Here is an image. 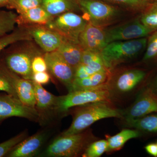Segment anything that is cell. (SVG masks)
I'll return each mask as SVG.
<instances>
[{
	"instance_id": "4",
	"label": "cell",
	"mask_w": 157,
	"mask_h": 157,
	"mask_svg": "<svg viewBox=\"0 0 157 157\" xmlns=\"http://www.w3.org/2000/svg\"><path fill=\"white\" fill-rule=\"evenodd\" d=\"M147 38L114 41L107 44L101 52V56L107 70L137 56L145 49Z\"/></svg>"
},
{
	"instance_id": "31",
	"label": "cell",
	"mask_w": 157,
	"mask_h": 157,
	"mask_svg": "<svg viewBox=\"0 0 157 157\" xmlns=\"http://www.w3.org/2000/svg\"><path fill=\"white\" fill-rule=\"evenodd\" d=\"M108 147L107 140H101L93 142L87 147L82 157H99L101 156Z\"/></svg>"
},
{
	"instance_id": "33",
	"label": "cell",
	"mask_w": 157,
	"mask_h": 157,
	"mask_svg": "<svg viewBox=\"0 0 157 157\" xmlns=\"http://www.w3.org/2000/svg\"><path fill=\"white\" fill-rule=\"evenodd\" d=\"M27 136L25 132H23L11 139L0 144V157L7 155L14 147L24 140Z\"/></svg>"
},
{
	"instance_id": "37",
	"label": "cell",
	"mask_w": 157,
	"mask_h": 157,
	"mask_svg": "<svg viewBox=\"0 0 157 157\" xmlns=\"http://www.w3.org/2000/svg\"><path fill=\"white\" fill-rule=\"evenodd\" d=\"M145 149L149 154L153 156L157 157V144L152 143L147 144L145 147Z\"/></svg>"
},
{
	"instance_id": "26",
	"label": "cell",
	"mask_w": 157,
	"mask_h": 157,
	"mask_svg": "<svg viewBox=\"0 0 157 157\" xmlns=\"http://www.w3.org/2000/svg\"><path fill=\"white\" fill-rule=\"evenodd\" d=\"M131 126L147 132H157V114L136 119H126Z\"/></svg>"
},
{
	"instance_id": "11",
	"label": "cell",
	"mask_w": 157,
	"mask_h": 157,
	"mask_svg": "<svg viewBox=\"0 0 157 157\" xmlns=\"http://www.w3.org/2000/svg\"><path fill=\"white\" fill-rule=\"evenodd\" d=\"M33 39L45 52L56 51L63 41L58 33L45 25H31L25 26Z\"/></svg>"
},
{
	"instance_id": "28",
	"label": "cell",
	"mask_w": 157,
	"mask_h": 157,
	"mask_svg": "<svg viewBox=\"0 0 157 157\" xmlns=\"http://www.w3.org/2000/svg\"><path fill=\"white\" fill-rule=\"evenodd\" d=\"M17 15L12 11H0V37L15 29Z\"/></svg>"
},
{
	"instance_id": "34",
	"label": "cell",
	"mask_w": 157,
	"mask_h": 157,
	"mask_svg": "<svg viewBox=\"0 0 157 157\" xmlns=\"http://www.w3.org/2000/svg\"><path fill=\"white\" fill-rule=\"evenodd\" d=\"M32 68L33 73L47 71V64L44 57L39 55L35 56L32 62Z\"/></svg>"
},
{
	"instance_id": "15",
	"label": "cell",
	"mask_w": 157,
	"mask_h": 157,
	"mask_svg": "<svg viewBox=\"0 0 157 157\" xmlns=\"http://www.w3.org/2000/svg\"><path fill=\"white\" fill-rule=\"evenodd\" d=\"M45 135L42 133L25 138L9 152L6 156L31 157L37 154L44 143Z\"/></svg>"
},
{
	"instance_id": "19",
	"label": "cell",
	"mask_w": 157,
	"mask_h": 157,
	"mask_svg": "<svg viewBox=\"0 0 157 157\" xmlns=\"http://www.w3.org/2000/svg\"><path fill=\"white\" fill-rule=\"evenodd\" d=\"M146 73L143 70H127L121 74L116 82L117 88L120 91L126 92L134 89L145 77Z\"/></svg>"
},
{
	"instance_id": "23",
	"label": "cell",
	"mask_w": 157,
	"mask_h": 157,
	"mask_svg": "<svg viewBox=\"0 0 157 157\" xmlns=\"http://www.w3.org/2000/svg\"><path fill=\"white\" fill-rule=\"evenodd\" d=\"M33 81L36 100V106L37 108L41 110L52 108L55 104L56 96L47 91L42 86V85Z\"/></svg>"
},
{
	"instance_id": "36",
	"label": "cell",
	"mask_w": 157,
	"mask_h": 157,
	"mask_svg": "<svg viewBox=\"0 0 157 157\" xmlns=\"http://www.w3.org/2000/svg\"><path fill=\"white\" fill-rule=\"evenodd\" d=\"M50 79V75L46 71L34 73L33 74V81L40 84H47Z\"/></svg>"
},
{
	"instance_id": "29",
	"label": "cell",
	"mask_w": 157,
	"mask_h": 157,
	"mask_svg": "<svg viewBox=\"0 0 157 157\" xmlns=\"http://www.w3.org/2000/svg\"><path fill=\"white\" fill-rule=\"evenodd\" d=\"M0 91L6 92L8 94L18 98L17 93L13 86L11 77L9 75V69L7 67L6 65L1 63H0Z\"/></svg>"
},
{
	"instance_id": "7",
	"label": "cell",
	"mask_w": 157,
	"mask_h": 157,
	"mask_svg": "<svg viewBox=\"0 0 157 157\" xmlns=\"http://www.w3.org/2000/svg\"><path fill=\"white\" fill-rule=\"evenodd\" d=\"M107 44L118 41H127L146 38L154 32L137 18L109 28H104Z\"/></svg>"
},
{
	"instance_id": "21",
	"label": "cell",
	"mask_w": 157,
	"mask_h": 157,
	"mask_svg": "<svg viewBox=\"0 0 157 157\" xmlns=\"http://www.w3.org/2000/svg\"><path fill=\"white\" fill-rule=\"evenodd\" d=\"M33 39L26 28L18 26L11 33L0 37V52L7 46L21 41H31Z\"/></svg>"
},
{
	"instance_id": "13",
	"label": "cell",
	"mask_w": 157,
	"mask_h": 157,
	"mask_svg": "<svg viewBox=\"0 0 157 157\" xmlns=\"http://www.w3.org/2000/svg\"><path fill=\"white\" fill-rule=\"evenodd\" d=\"M157 112V95L151 89L144 90L130 108L127 118L136 119Z\"/></svg>"
},
{
	"instance_id": "24",
	"label": "cell",
	"mask_w": 157,
	"mask_h": 157,
	"mask_svg": "<svg viewBox=\"0 0 157 157\" xmlns=\"http://www.w3.org/2000/svg\"><path fill=\"white\" fill-rule=\"evenodd\" d=\"M81 63L89 66L95 73L109 70L104 64L101 52L90 50H83Z\"/></svg>"
},
{
	"instance_id": "27",
	"label": "cell",
	"mask_w": 157,
	"mask_h": 157,
	"mask_svg": "<svg viewBox=\"0 0 157 157\" xmlns=\"http://www.w3.org/2000/svg\"><path fill=\"white\" fill-rule=\"evenodd\" d=\"M133 12H141L152 1L149 0H101Z\"/></svg>"
},
{
	"instance_id": "14",
	"label": "cell",
	"mask_w": 157,
	"mask_h": 157,
	"mask_svg": "<svg viewBox=\"0 0 157 157\" xmlns=\"http://www.w3.org/2000/svg\"><path fill=\"white\" fill-rule=\"evenodd\" d=\"M9 70L11 81L20 101L26 106L35 108L36 100L33 80L21 78Z\"/></svg>"
},
{
	"instance_id": "1",
	"label": "cell",
	"mask_w": 157,
	"mask_h": 157,
	"mask_svg": "<svg viewBox=\"0 0 157 157\" xmlns=\"http://www.w3.org/2000/svg\"><path fill=\"white\" fill-rule=\"evenodd\" d=\"M108 102L100 101L79 106L80 107L76 111L71 125L62 135L81 133L95 122L102 119L121 117L120 111L110 106Z\"/></svg>"
},
{
	"instance_id": "38",
	"label": "cell",
	"mask_w": 157,
	"mask_h": 157,
	"mask_svg": "<svg viewBox=\"0 0 157 157\" xmlns=\"http://www.w3.org/2000/svg\"><path fill=\"white\" fill-rule=\"evenodd\" d=\"M10 0H0V8L6 7Z\"/></svg>"
},
{
	"instance_id": "30",
	"label": "cell",
	"mask_w": 157,
	"mask_h": 157,
	"mask_svg": "<svg viewBox=\"0 0 157 157\" xmlns=\"http://www.w3.org/2000/svg\"><path fill=\"white\" fill-rule=\"evenodd\" d=\"M41 0H10L6 8L16 10L18 14L29 9L41 6Z\"/></svg>"
},
{
	"instance_id": "8",
	"label": "cell",
	"mask_w": 157,
	"mask_h": 157,
	"mask_svg": "<svg viewBox=\"0 0 157 157\" xmlns=\"http://www.w3.org/2000/svg\"><path fill=\"white\" fill-rule=\"evenodd\" d=\"M14 117L36 120L40 114L36 108L25 105L18 98L9 94L0 95V121Z\"/></svg>"
},
{
	"instance_id": "35",
	"label": "cell",
	"mask_w": 157,
	"mask_h": 157,
	"mask_svg": "<svg viewBox=\"0 0 157 157\" xmlns=\"http://www.w3.org/2000/svg\"><path fill=\"white\" fill-rule=\"evenodd\" d=\"M94 73H95V72L93 71L89 66L81 63L75 69L74 78H86Z\"/></svg>"
},
{
	"instance_id": "18",
	"label": "cell",
	"mask_w": 157,
	"mask_h": 157,
	"mask_svg": "<svg viewBox=\"0 0 157 157\" xmlns=\"http://www.w3.org/2000/svg\"><path fill=\"white\" fill-rule=\"evenodd\" d=\"M41 6L52 16L68 12L81 11L77 0H41Z\"/></svg>"
},
{
	"instance_id": "25",
	"label": "cell",
	"mask_w": 157,
	"mask_h": 157,
	"mask_svg": "<svg viewBox=\"0 0 157 157\" xmlns=\"http://www.w3.org/2000/svg\"><path fill=\"white\" fill-rule=\"evenodd\" d=\"M139 19L147 28L154 32L157 31V0L149 4L141 12Z\"/></svg>"
},
{
	"instance_id": "9",
	"label": "cell",
	"mask_w": 157,
	"mask_h": 157,
	"mask_svg": "<svg viewBox=\"0 0 157 157\" xmlns=\"http://www.w3.org/2000/svg\"><path fill=\"white\" fill-rule=\"evenodd\" d=\"M35 53L36 52L28 51L11 52L5 58L6 66L13 73L22 76L23 78L33 80V73L32 65L33 59L37 56Z\"/></svg>"
},
{
	"instance_id": "22",
	"label": "cell",
	"mask_w": 157,
	"mask_h": 157,
	"mask_svg": "<svg viewBox=\"0 0 157 157\" xmlns=\"http://www.w3.org/2000/svg\"><path fill=\"white\" fill-rule=\"evenodd\" d=\"M140 133L137 131L124 129L120 133L108 138V147L107 152L119 150L128 140L138 137Z\"/></svg>"
},
{
	"instance_id": "2",
	"label": "cell",
	"mask_w": 157,
	"mask_h": 157,
	"mask_svg": "<svg viewBox=\"0 0 157 157\" xmlns=\"http://www.w3.org/2000/svg\"><path fill=\"white\" fill-rule=\"evenodd\" d=\"M85 19L93 25L102 28L119 21L123 15V10L118 6L101 0H77Z\"/></svg>"
},
{
	"instance_id": "39",
	"label": "cell",
	"mask_w": 157,
	"mask_h": 157,
	"mask_svg": "<svg viewBox=\"0 0 157 157\" xmlns=\"http://www.w3.org/2000/svg\"><path fill=\"white\" fill-rule=\"evenodd\" d=\"M155 86L157 90V77L156 79L155 82Z\"/></svg>"
},
{
	"instance_id": "20",
	"label": "cell",
	"mask_w": 157,
	"mask_h": 157,
	"mask_svg": "<svg viewBox=\"0 0 157 157\" xmlns=\"http://www.w3.org/2000/svg\"><path fill=\"white\" fill-rule=\"evenodd\" d=\"M109 70L101 71L82 78H74L68 90L69 92L73 91L87 89L106 83L109 76Z\"/></svg>"
},
{
	"instance_id": "5",
	"label": "cell",
	"mask_w": 157,
	"mask_h": 157,
	"mask_svg": "<svg viewBox=\"0 0 157 157\" xmlns=\"http://www.w3.org/2000/svg\"><path fill=\"white\" fill-rule=\"evenodd\" d=\"M89 139L87 134L82 132L62 135L49 144L42 155L55 157L76 156L88 146Z\"/></svg>"
},
{
	"instance_id": "16",
	"label": "cell",
	"mask_w": 157,
	"mask_h": 157,
	"mask_svg": "<svg viewBox=\"0 0 157 157\" xmlns=\"http://www.w3.org/2000/svg\"><path fill=\"white\" fill-rule=\"evenodd\" d=\"M52 16L42 6L29 9L17 15L18 26L46 25L52 19Z\"/></svg>"
},
{
	"instance_id": "12",
	"label": "cell",
	"mask_w": 157,
	"mask_h": 157,
	"mask_svg": "<svg viewBox=\"0 0 157 157\" xmlns=\"http://www.w3.org/2000/svg\"><path fill=\"white\" fill-rule=\"evenodd\" d=\"M78 43L83 50L101 52L107 45L104 29L88 22L79 35Z\"/></svg>"
},
{
	"instance_id": "41",
	"label": "cell",
	"mask_w": 157,
	"mask_h": 157,
	"mask_svg": "<svg viewBox=\"0 0 157 157\" xmlns=\"http://www.w3.org/2000/svg\"></svg>"
},
{
	"instance_id": "40",
	"label": "cell",
	"mask_w": 157,
	"mask_h": 157,
	"mask_svg": "<svg viewBox=\"0 0 157 157\" xmlns=\"http://www.w3.org/2000/svg\"><path fill=\"white\" fill-rule=\"evenodd\" d=\"M149 1H154V0H149Z\"/></svg>"
},
{
	"instance_id": "3",
	"label": "cell",
	"mask_w": 157,
	"mask_h": 157,
	"mask_svg": "<svg viewBox=\"0 0 157 157\" xmlns=\"http://www.w3.org/2000/svg\"><path fill=\"white\" fill-rule=\"evenodd\" d=\"M110 98L109 86L106 82L92 88L73 91L66 95L57 97L52 108L58 113L66 112L73 107L94 102L109 101Z\"/></svg>"
},
{
	"instance_id": "32",
	"label": "cell",
	"mask_w": 157,
	"mask_h": 157,
	"mask_svg": "<svg viewBox=\"0 0 157 157\" xmlns=\"http://www.w3.org/2000/svg\"><path fill=\"white\" fill-rule=\"evenodd\" d=\"M145 50L143 59L144 61L157 59V31L150 35L147 40Z\"/></svg>"
},
{
	"instance_id": "17",
	"label": "cell",
	"mask_w": 157,
	"mask_h": 157,
	"mask_svg": "<svg viewBox=\"0 0 157 157\" xmlns=\"http://www.w3.org/2000/svg\"><path fill=\"white\" fill-rule=\"evenodd\" d=\"M83 49L78 42L63 38L57 51L74 70L81 63Z\"/></svg>"
},
{
	"instance_id": "6",
	"label": "cell",
	"mask_w": 157,
	"mask_h": 157,
	"mask_svg": "<svg viewBox=\"0 0 157 157\" xmlns=\"http://www.w3.org/2000/svg\"><path fill=\"white\" fill-rule=\"evenodd\" d=\"M88 22L76 12H68L54 16L46 25L63 38L78 42V37Z\"/></svg>"
},
{
	"instance_id": "10",
	"label": "cell",
	"mask_w": 157,
	"mask_h": 157,
	"mask_svg": "<svg viewBox=\"0 0 157 157\" xmlns=\"http://www.w3.org/2000/svg\"><path fill=\"white\" fill-rule=\"evenodd\" d=\"M44 57L48 71L69 90L74 80L75 70L56 50L45 52Z\"/></svg>"
}]
</instances>
